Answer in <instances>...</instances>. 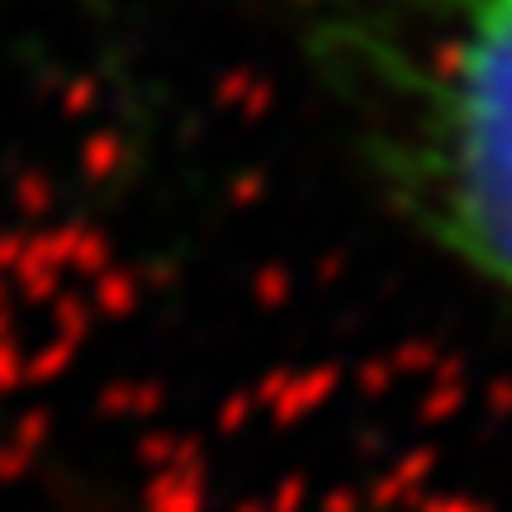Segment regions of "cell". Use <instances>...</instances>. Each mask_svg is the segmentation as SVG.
Here are the masks:
<instances>
[{"label":"cell","instance_id":"obj_1","mask_svg":"<svg viewBox=\"0 0 512 512\" xmlns=\"http://www.w3.org/2000/svg\"><path fill=\"white\" fill-rule=\"evenodd\" d=\"M290 15L403 219L512 290V0H290Z\"/></svg>","mask_w":512,"mask_h":512}]
</instances>
